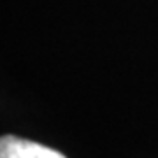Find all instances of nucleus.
I'll use <instances>...</instances> for the list:
<instances>
[{"instance_id":"nucleus-1","label":"nucleus","mask_w":158,"mask_h":158,"mask_svg":"<svg viewBox=\"0 0 158 158\" xmlns=\"http://www.w3.org/2000/svg\"><path fill=\"white\" fill-rule=\"evenodd\" d=\"M0 158H65L51 148L21 137L4 135L0 139Z\"/></svg>"}]
</instances>
